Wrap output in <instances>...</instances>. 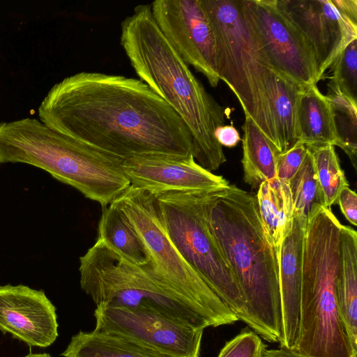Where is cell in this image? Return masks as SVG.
<instances>
[{
  "mask_svg": "<svg viewBox=\"0 0 357 357\" xmlns=\"http://www.w3.org/2000/svg\"><path fill=\"white\" fill-rule=\"evenodd\" d=\"M50 128L125 160L193 155L190 130L139 79L80 72L55 84L38 107Z\"/></svg>",
  "mask_w": 357,
  "mask_h": 357,
  "instance_id": "obj_1",
  "label": "cell"
},
{
  "mask_svg": "<svg viewBox=\"0 0 357 357\" xmlns=\"http://www.w3.org/2000/svg\"><path fill=\"white\" fill-rule=\"evenodd\" d=\"M120 43L139 79L181 118L192 138L193 157L204 169L226 162L215 131L225 109L209 94L157 25L151 4H140L121 24Z\"/></svg>",
  "mask_w": 357,
  "mask_h": 357,
  "instance_id": "obj_2",
  "label": "cell"
},
{
  "mask_svg": "<svg viewBox=\"0 0 357 357\" xmlns=\"http://www.w3.org/2000/svg\"><path fill=\"white\" fill-rule=\"evenodd\" d=\"M206 212L212 235L245 300L255 332L281 346L278 257L266 237L256 197L229 184L211 192Z\"/></svg>",
  "mask_w": 357,
  "mask_h": 357,
  "instance_id": "obj_3",
  "label": "cell"
},
{
  "mask_svg": "<svg viewBox=\"0 0 357 357\" xmlns=\"http://www.w3.org/2000/svg\"><path fill=\"white\" fill-rule=\"evenodd\" d=\"M8 162L42 169L102 207L130 186L123 160L33 118L0 123V164Z\"/></svg>",
  "mask_w": 357,
  "mask_h": 357,
  "instance_id": "obj_4",
  "label": "cell"
},
{
  "mask_svg": "<svg viewBox=\"0 0 357 357\" xmlns=\"http://www.w3.org/2000/svg\"><path fill=\"white\" fill-rule=\"evenodd\" d=\"M80 286L97 305L146 310L197 329L222 326L151 261L135 264L97 239L79 258Z\"/></svg>",
  "mask_w": 357,
  "mask_h": 357,
  "instance_id": "obj_5",
  "label": "cell"
},
{
  "mask_svg": "<svg viewBox=\"0 0 357 357\" xmlns=\"http://www.w3.org/2000/svg\"><path fill=\"white\" fill-rule=\"evenodd\" d=\"M341 225L326 207L306 223L297 348L303 355L357 357L342 322L335 296Z\"/></svg>",
  "mask_w": 357,
  "mask_h": 357,
  "instance_id": "obj_6",
  "label": "cell"
},
{
  "mask_svg": "<svg viewBox=\"0 0 357 357\" xmlns=\"http://www.w3.org/2000/svg\"><path fill=\"white\" fill-rule=\"evenodd\" d=\"M217 42L219 77L273 144L268 89L272 69L245 15L242 0H202Z\"/></svg>",
  "mask_w": 357,
  "mask_h": 357,
  "instance_id": "obj_7",
  "label": "cell"
},
{
  "mask_svg": "<svg viewBox=\"0 0 357 357\" xmlns=\"http://www.w3.org/2000/svg\"><path fill=\"white\" fill-rule=\"evenodd\" d=\"M214 190L155 196L166 231L181 255L238 320L255 331L243 295L208 226L207 205Z\"/></svg>",
  "mask_w": 357,
  "mask_h": 357,
  "instance_id": "obj_8",
  "label": "cell"
},
{
  "mask_svg": "<svg viewBox=\"0 0 357 357\" xmlns=\"http://www.w3.org/2000/svg\"><path fill=\"white\" fill-rule=\"evenodd\" d=\"M142 238L150 261L178 289L222 325L238 319L185 261L164 227L155 195L130 185L114 201Z\"/></svg>",
  "mask_w": 357,
  "mask_h": 357,
  "instance_id": "obj_9",
  "label": "cell"
},
{
  "mask_svg": "<svg viewBox=\"0 0 357 357\" xmlns=\"http://www.w3.org/2000/svg\"><path fill=\"white\" fill-rule=\"evenodd\" d=\"M245 15L270 68L299 85H317L314 49L276 0H242Z\"/></svg>",
  "mask_w": 357,
  "mask_h": 357,
  "instance_id": "obj_10",
  "label": "cell"
},
{
  "mask_svg": "<svg viewBox=\"0 0 357 357\" xmlns=\"http://www.w3.org/2000/svg\"><path fill=\"white\" fill-rule=\"evenodd\" d=\"M151 8L160 30L181 59L203 74L211 86H217V42L202 0H156Z\"/></svg>",
  "mask_w": 357,
  "mask_h": 357,
  "instance_id": "obj_11",
  "label": "cell"
},
{
  "mask_svg": "<svg viewBox=\"0 0 357 357\" xmlns=\"http://www.w3.org/2000/svg\"><path fill=\"white\" fill-rule=\"evenodd\" d=\"M95 331L127 337L176 357H199L204 330L146 310L97 305Z\"/></svg>",
  "mask_w": 357,
  "mask_h": 357,
  "instance_id": "obj_12",
  "label": "cell"
},
{
  "mask_svg": "<svg viewBox=\"0 0 357 357\" xmlns=\"http://www.w3.org/2000/svg\"><path fill=\"white\" fill-rule=\"evenodd\" d=\"M312 46L320 81L344 47L357 38V25L331 0H276Z\"/></svg>",
  "mask_w": 357,
  "mask_h": 357,
  "instance_id": "obj_13",
  "label": "cell"
},
{
  "mask_svg": "<svg viewBox=\"0 0 357 357\" xmlns=\"http://www.w3.org/2000/svg\"><path fill=\"white\" fill-rule=\"evenodd\" d=\"M122 166L130 185L153 195L211 191L229 185L224 177L199 165L193 155L135 157L123 160Z\"/></svg>",
  "mask_w": 357,
  "mask_h": 357,
  "instance_id": "obj_14",
  "label": "cell"
},
{
  "mask_svg": "<svg viewBox=\"0 0 357 357\" xmlns=\"http://www.w3.org/2000/svg\"><path fill=\"white\" fill-rule=\"evenodd\" d=\"M0 331L29 346L47 347L58 337L56 307L42 290L0 286Z\"/></svg>",
  "mask_w": 357,
  "mask_h": 357,
  "instance_id": "obj_15",
  "label": "cell"
},
{
  "mask_svg": "<svg viewBox=\"0 0 357 357\" xmlns=\"http://www.w3.org/2000/svg\"><path fill=\"white\" fill-rule=\"evenodd\" d=\"M278 255V274L283 319L281 347L297 350L301 323L303 245L306 222L293 214Z\"/></svg>",
  "mask_w": 357,
  "mask_h": 357,
  "instance_id": "obj_16",
  "label": "cell"
},
{
  "mask_svg": "<svg viewBox=\"0 0 357 357\" xmlns=\"http://www.w3.org/2000/svg\"><path fill=\"white\" fill-rule=\"evenodd\" d=\"M303 88L287 76L272 70L268 91L269 115L273 144L279 154L299 142L298 107Z\"/></svg>",
  "mask_w": 357,
  "mask_h": 357,
  "instance_id": "obj_17",
  "label": "cell"
},
{
  "mask_svg": "<svg viewBox=\"0 0 357 357\" xmlns=\"http://www.w3.org/2000/svg\"><path fill=\"white\" fill-rule=\"evenodd\" d=\"M335 296L345 332L357 354V233L351 227L342 225Z\"/></svg>",
  "mask_w": 357,
  "mask_h": 357,
  "instance_id": "obj_18",
  "label": "cell"
},
{
  "mask_svg": "<svg viewBox=\"0 0 357 357\" xmlns=\"http://www.w3.org/2000/svg\"><path fill=\"white\" fill-rule=\"evenodd\" d=\"M298 128L299 142L307 148L337 145L331 105L317 85L304 87L302 91L298 107Z\"/></svg>",
  "mask_w": 357,
  "mask_h": 357,
  "instance_id": "obj_19",
  "label": "cell"
},
{
  "mask_svg": "<svg viewBox=\"0 0 357 357\" xmlns=\"http://www.w3.org/2000/svg\"><path fill=\"white\" fill-rule=\"evenodd\" d=\"M255 197L266 237L278 257L294 215L289 183L276 177L266 181Z\"/></svg>",
  "mask_w": 357,
  "mask_h": 357,
  "instance_id": "obj_20",
  "label": "cell"
},
{
  "mask_svg": "<svg viewBox=\"0 0 357 357\" xmlns=\"http://www.w3.org/2000/svg\"><path fill=\"white\" fill-rule=\"evenodd\" d=\"M64 357H176L125 337L93 330L72 337Z\"/></svg>",
  "mask_w": 357,
  "mask_h": 357,
  "instance_id": "obj_21",
  "label": "cell"
},
{
  "mask_svg": "<svg viewBox=\"0 0 357 357\" xmlns=\"http://www.w3.org/2000/svg\"><path fill=\"white\" fill-rule=\"evenodd\" d=\"M242 130L243 180L258 189L263 182L276 177L279 153L250 117L245 116Z\"/></svg>",
  "mask_w": 357,
  "mask_h": 357,
  "instance_id": "obj_22",
  "label": "cell"
},
{
  "mask_svg": "<svg viewBox=\"0 0 357 357\" xmlns=\"http://www.w3.org/2000/svg\"><path fill=\"white\" fill-rule=\"evenodd\" d=\"M102 208L97 239L135 264H147L146 248L125 213L114 202Z\"/></svg>",
  "mask_w": 357,
  "mask_h": 357,
  "instance_id": "obj_23",
  "label": "cell"
},
{
  "mask_svg": "<svg viewBox=\"0 0 357 357\" xmlns=\"http://www.w3.org/2000/svg\"><path fill=\"white\" fill-rule=\"evenodd\" d=\"M289 188L293 214L297 215L306 222L325 207L313 158L308 149L300 169L289 181Z\"/></svg>",
  "mask_w": 357,
  "mask_h": 357,
  "instance_id": "obj_24",
  "label": "cell"
},
{
  "mask_svg": "<svg viewBox=\"0 0 357 357\" xmlns=\"http://www.w3.org/2000/svg\"><path fill=\"white\" fill-rule=\"evenodd\" d=\"M312 153L317 178L324 198V206L335 204L340 191L349 183L342 169L333 145L307 148Z\"/></svg>",
  "mask_w": 357,
  "mask_h": 357,
  "instance_id": "obj_25",
  "label": "cell"
},
{
  "mask_svg": "<svg viewBox=\"0 0 357 357\" xmlns=\"http://www.w3.org/2000/svg\"><path fill=\"white\" fill-rule=\"evenodd\" d=\"M333 113L337 136V146L349 158L357 169V102L340 93L329 91L326 95Z\"/></svg>",
  "mask_w": 357,
  "mask_h": 357,
  "instance_id": "obj_26",
  "label": "cell"
},
{
  "mask_svg": "<svg viewBox=\"0 0 357 357\" xmlns=\"http://www.w3.org/2000/svg\"><path fill=\"white\" fill-rule=\"evenodd\" d=\"M331 68L328 91L357 102V38L344 47Z\"/></svg>",
  "mask_w": 357,
  "mask_h": 357,
  "instance_id": "obj_27",
  "label": "cell"
},
{
  "mask_svg": "<svg viewBox=\"0 0 357 357\" xmlns=\"http://www.w3.org/2000/svg\"><path fill=\"white\" fill-rule=\"evenodd\" d=\"M266 345L255 331L243 329L227 342L218 357H264Z\"/></svg>",
  "mask_w": 357,
  "mask_h": 357,
  "instance_id": "obj_28",
  "label": "cell"
},
{
  "mask_svg": "<svg viewBox=\"0 0 357 357\" xmlns=\"http://www.w3.org/2000/svg\"><path fill=\"white\" fill-rule=\"evenodd\" d=\"M307 149L298 142L291 149L278 154L276 161V178L289 183L300 169Z\"/></svg>",
  "mask_w": 357,
  "mask_h": 357,
  "instance_id": "obj_29",
  "label": "cell"
},
{
  "mask_svg": "<svg viewBox=\"0 0 357 357\" xmlns=\"http://www.w3.org/2000/svg\"><path fill=\"white\" fill-rule=\"evenodd\" d=\"M336 204H338L340 208L346 219L354 226L357 225V195L356 193L349 188H344L339 193Z\"/></svg>",
  "mask_w": 357,
  "mask_h": 357,
  "instance_id": "obj_30",
  "label": "cell"
},
{
  "mask_svg": "<svg viewBox=\"0 0 357 357\" xmlns=\"http://www.w3.org/2000/svg\"><path fill=\"white\" fill-rule=\"evenodd\" d=\"M215 137L223 147H234L241 140L238 130L232 125H223L216 128Z\"/></svg>",
  "mask_w": 357,
  "mask_h": 357,
  "instance_id": "obj_31",
  "label": "cell"
},
{
  "mask_svg": "<svg viewBox=\"0 0 357 357\" xmlns=\"http://www.w3.org/2000/svg\"><path fill=\"white\" fill-rule=\"evenodd\" d=\"M339 12L357 25V0H331Z\"/></svg>",
  "mask_w": 357,
  "mask_h": 357,
  "instance_id": "obj_32",
  "label": "cell"
},
{
  "mask_svg": "<svg viewBox=\"0 0 357 357\" xmlns=\"http://www.w3.org/2000/svg\"><path fill=\"white\" fill-rule=\"evenodd\" d=\"M264 357H312L303 355L297 350L289 349L286 347H281L273 349H266Z\"/></svg>",
  "mask_w": 357,
  "mask_h": 357,
  "instance_id": "obj_33",
  "label": "cell"
},
{
  "mask_svg": "<svg viewBox=\"0 0 357 357\" xmlns=\"http://www.w3.org/2000/svg\"><path fill=\"white\" fill-rule=\"evenodd\" d=\"M23 357H52L48 354H29Z\"/></svg>",
  "mask_w": 357,
  "mask_h": 357,
  "instance_id": "obj_34",
  "label": "cell"
}]
</instances>
